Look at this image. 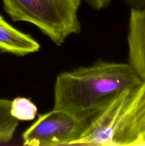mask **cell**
I'll return each mask as SVG.
<instances>
[{
    "label": "cell",
    "mask_w": 145,
    "mask_h": 146,
    "mask_svg": "<svg viewBox=\"0 0 145 146\" xmlns=\"http://www.w3.org/2000/svg\"><path fill=\"white\" fill-rule=\"evenodd\" d=\"M142 82L129 63L100 61L57 76L53 109L91 119L113 96L126 88H138Z\"/></svg>",
    "instance_id": "1"
},
{
    "label": "cell",
    "mask_w": 145,
    "mask_h": 146,
    "mask_svg": "<svg viewBox=\"0 0 145 146\" xmlns=\"http://www.w3.org/2000/svg\"><path fill=\"white\" fill-rule=\"evenodd\" d=\"M14 21L34 24L54 44L61 46L71 34L80 32L78 11L81 0H2Z\"/></svg>",
    "instance_id": "2"
},
{
    "label": "cell",
    "mask_w": 145,
    "mask_h": 146,
    "mask_svg": "<svg viewBox=\"0 0 145 146\" xmlns=\"http://www.w3.org/2000/svg\"><path fill=\"white\" fill-rule=\"evenodd\" d=\"M90 120L63 110L53 109L40 115L22 134L28 146L72 145L79 139Z\"/></svg>",
    "instance_id": "3"
},
{
    "label": "cell",
    "mask_w": 145,
    "mask_h": 146,
    "mask_svg": "<svg viewBox=\"0 0 145 146\" xmlns=\"http://www.w3.org/2000/svg\"><path fill=\"white\" fill-rule=\"evenodd\" d=\"M136 88H126L113 96L90 120L87 128L74 145L113 146L115 128Z\"/></svg>",
    "instance_id": "4"
},
{
    "label": "cell",
    "mask_w": 145,
    "mask_h": 146,
    "mask_svg": "<svg viewBox=\"0 0 145 146\" xmlns=\"http://www.w3.org/2000/svg\"><path fill=\"white\" fill-rule=\"evenodd\" d=\"M113 146L145 145V80L136 88L117 123Z\"/></svg>",
    "instance_id": "5"
},
{
    "label": "cell",
    "mask_w": 145,
    "mask_h": 146,
    "mask_svg": "<svg viewBox=\"0 0 145 146\" xmlns=\"http://www.w3.org/2000/svg\"><path fill=\"white\" fill-rule=\"evenodd\" d=\"M129 64L145 80V8L131 9L127 36Z\"/></svg>",
    "instance_id": "6"
},
{
    "label": "cell",
    "mask_w": 145,
    "mask_h": 146,
    "mask_svg": "<svg viewBox=\"0 0 145 146\" xmlns=\"http://www.w3.org/2000/svg\"><path fill=\"white\" fill-rule=\"evenodd\" d=\"M40 49V44L29 34L13 27L0 15V51L24 56Z\"/></svg>",
    "instance_id": "7"
},
{
    "label": "cell",
    "mask_w": 145,
    "mask_h": 146,
    "mask_svg": "<svg viewBox=\"0 0 145 146\" xmlns=\"http://www.w3.org/2000/svg\"><path fill=\"white\" fill-rule=\"evenodd\" d=\"M11 101L0 98V143H6L14 137L19 121L10 112Z\"/></svg>",
    "instance_id": "8"
},
{
    "label": "cell",
    "mask_w": 145,
    "mask_h": 146,
    "mask_svg": "<svg viewBox=\"0 0 145 146\" xmlns=\"http://www.w3.org/2000/svg\"><path fill=\"white\" fill-rule=\"evenodd\" d=\"M10 112L18 121H32L38 113V108L28 98L18 97L11 101Z\"/></svg>",
    "instance_id": "9"
},
{
    "label": "cell",
    "mask_w": 145,
    "mask_h": 146,
    "mask_svg": "<svg viewBox=\"0 0 145 146\" xmlns=\"http://www.w3.org/2000/svg\"><path fill=\"white\" fill-rule=\"evenodd\" d=\"M112 0H88L91 6L95 9L100 10L105 8Z\"/></svg>",
    "instance_id": "10"
},
{
    "label": "cell",
    "mask_w": 145,
    "mask_h": 146,
    "mask_svg": "<svg viewBox=\"0 0 145 146\" xmlns=\"http://www.w3.org/2000/svg\"><path fill=\"white\" fill-rule=\"evenodd\" d=\"M131 7V9H142L145 8V0H125Z\"/></svg>",
    "instance_id": "11"
}]
</instances>
